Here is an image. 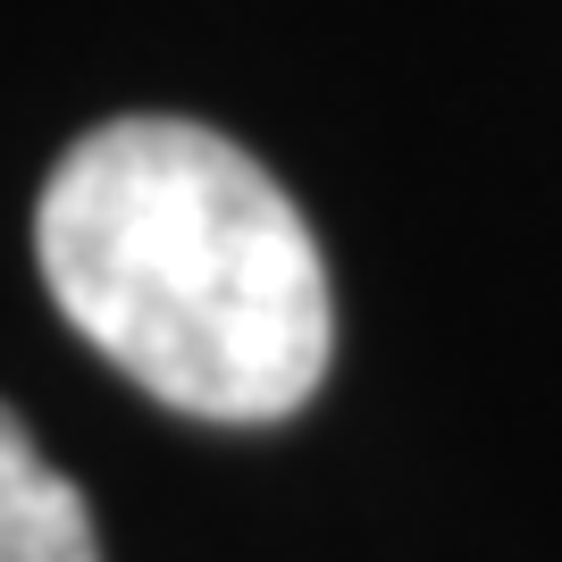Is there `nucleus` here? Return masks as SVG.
<instances>
[{"label":"nucleus","mask_w":562,"mask_h":562,"mask_svg":"<svg viewBox=\"0 0 562 562\" xmlns=\"http://www.w3.org/2000/svg\"><path fill=\"white\" fill-rule=\"evenodd\" d=\"M34 260L68 328L186 420H285L336 294L294 193L193 117H110L50 168Z\"/></svg>","instance_id":"nucleus-1"},{"label":"nucleus","mask_w":562,"mask_h":562,"mask_svg":"<svg viewBox=\"0 0 562 562\" xmlns=\"http://www.w3.org/2000/svg\"><path fill=\"white\" fill-rule=\"evenodd\" d=\"M0 562H101L93 513L25 420L0 403Z\"/></svg>","instance_id":"nucleus-2"}]
</instances>
